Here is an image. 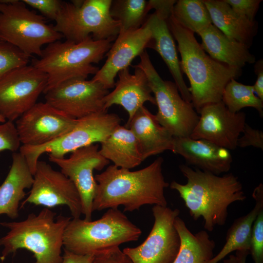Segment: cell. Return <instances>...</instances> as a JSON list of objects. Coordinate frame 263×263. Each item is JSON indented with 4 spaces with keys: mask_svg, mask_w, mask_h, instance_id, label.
Here are the masks:
<instances>
[{
    "mask_svg": "<svg viewBox=\"0 0 263 263\" xmlns=\"http://www.w3.org/2000/svg\"><path fill=\"white\" fill-rule=\"evenodd\" d=\"M242 134L238 140L237 147L244 148L252 146L263 150V132L262 131L253 129L246 123Z\"/></svg>",
    "mask_w": 263,
    "mask_h": 263,
    "instance_id": "8d00e7d4",
    "label": "cell"
},
{
    "mask_svg": "<svg viewBox=\"0 0 263 263\" xmlns=\"http://www.w3.org/2000/svg\"><path fill=\"white\" fill-rule=\"evenodd\" d=\"M252 197L255 201L254 207L247 214L234 220L227 231L224 246L207 263H218L234 251H250L253 223L260 211L263 209L262 184L255 188Z\"/></svg>",
    "mask_w": 263,
    "mask_h": 263,
    "instance_id": "4316f807",
    "label": "cell"
},
{
    "mask_svg": "<svg viewBox=\"0 0 263 263\" xmlns=\"http://www.w3.org/2000/svg\"><path fill=\"white\" fill-rule=\"evenodd\" d=\"M112 1H62L54 27L67 40L75 42L90 37L98 40H114L119 33L120 23L110 15Z\"/></svg>",
    "mask_w": 263,
    "mask_h": 263,
    "instance_id": "ba28073f",
    "label": "cell"
},
{
    "mask_svg": "<svg viewBox=\"0 0 263 263\" xmlns=\"http://www.w3.org/2000/svg\"><path fill=\"white\" fill-rule=\"evenodd\" d=\"M47 75L34 66L15 69L0 79V114L17 120L37 102L46 87Z\"/></svg>",
    "mask_w": 263,
    "mask_h": 263,
    "instance_id": "7c38bea8",
    "label": "cell"
},
{
    "mask_svg": "<svg viewBox=\"0 0 263 263\" xmlns=\"http://www.w3.org/2000/svg\"><path fill=\"white\" fill-rule=\"evenodd\" d=\"M30 57L16 47L0 41V79L12 70L28 65Z\"/></svg>",
    "mask_w": 263,
    "mask_h": 263,
    "instance_id": "1f68e13d",
    "label": "cell"
},
{
    "mask_svg": "<svg viewBox=\"0 0 263 263\" xmlns=\"http://www.w3.org/2000/svg\"><path fill=\"white\" fill-rule=\"evenodd\" d=\"M189 137L204 139L228 150H234L246 123V114L230 112L221 101L204 106Z\"/></svg>",
    "mask_w": 263,
    "mask_h": 263,
    "instance_id": "e0dca14e",
    "label": "cell"
},
{
    "mask_svg": "<svg viewBox=\"0 0 263 263\" xmlns=\"http://www.w3.org/2000/svg\"><path fill=\"white\" fill-rule=\"evenodd\" d=\"M34 181L28 196L20 207L26 203L47 208L67 206L73 218H80L82 205L79 193L73 182L61 171L54 169L46 162L38 161Z\"/></svg>",
    "mask_w": 263,
    "mask_h": 263,
    "instance_id": "5bb4252c",
    "label": "cell"
},
{
    "mask_svg": "<svg viewBox=\"0 0 263 263\" xmlns=\"http://www.w3.org/2000/svg\"><path fill=\"white\" fill-rule=\"evenodd\" d=\"M175 0H150L148 1L149 11L155 9V13L161 18L168 20L172 14Z\"/></svg>",
    "mask_w": 263,
    "mask_h": 263,
    "instance_id": "f35d334b",
    "label": "cell"
},
{
    "mask_svg": "<svg viewBox=\"0 0 263 263\" xmlns=\"http://www.w3.org/2000/svg\"><path fill=\"white\" fill-rule=\"evenodd\" d=\"M233 11L250 20H255L261 0H225Z\"/></svg>",
    "mask_w": 263,
    "mask_h": 263,
    "instance_id": "d590c367",
    "label": "cell"
},
{
    "mask_svg": "<svg viewBox=\"0 0 263 263\" xmlns=\"http://www.w3.org/2000/svg\"><path fill=\"white\" fill-rule=\"evenodd\" d=\"M163 159L158 157L142 169L131 171L113 165L94 176L97 183L93 211L124 207V211L138 210L146 205L167 206L165 189L169 184L162 172Z\"/></svg>",
    "mask_w": 263,
    "mask_h": 263,
    "instance_id": "6da1fadb",
    "label": "cell"
},
{
    "mask_svg": "<svg viewBox=\"0 0 263 263\" xmlns=\"http://www.w3.org/2000/svg\"><path fill=\"white\" fill-rule=\"evenodd\" d=\"M34 181L27 161L20 152H14L9 172L0 186V215L5 214L10 218L19 217L20 202L31 188Z\"/></svg>",
    "mask_w": 263,
    "mask_h": 263,
    "instance_id": "cb8c5ba5",
    "label": "cell"
},
{
    "mask_svg": "<svg viewBox=\"0 0 263 263\" xmlns=\"http://www.w3.org/2000/svg\"><path fill=\"white\" fill-rule=\"evenodd\" d=\"M94 255L75 254L64 249L61 263H92Z\"/></svg>",
    "mask_w": 263,
    "mask_h": 263,
    "instance_id": "60d3db41",
    "label": "cell"
},
{
    "mask_svg": "<svg viewBox=\"0 0 263 263\" xmlns=\"http://www.w3.org/2000/svg\"><path fill=\"white\" fill-rule=\"evenodd\" d=\"M151 34L144 22L139 28L119 32L107 53V59L92 79L105 88H113L118 73L129 68L133 60L149 48Z\"/></svg>",
    "mask_w": 263,
    "mask_h": 263,
    "instance_id": "ac0fdd59",
    "label": "cell"
},
{
    "mask_svg": "<svg viewBox=\"0 0 263 263\" xmlns=\"http://www.w3.org/2000/svg\"><path fill=\"white\" fill-rule=\"evenodd\" d=\"M126 127L135 136L143 160L166 150L172 151L174 136L144 106L136 111Z\"/></svg>",
    "mask_w": 263,
    "mask_h": 263,
    "instance_id": "44dd1931",
    "label": "cell"
},
{
    "mask_svg": "<svg viewBox=\"0 0 263 263\" xmlns=\"http://www.w3.org/2000/svg\"><path fill=\"white\" fill-rule=\"evenodd\" d=\"M109 93L99 82L86 79L65 81L46 92L45 102L69 116L78 119L107 112L104 98Z\"/></svg>",
    "mask_w": 263,
    "mask_h": 263,
    "instance_id": "9a60e30c",
    "label": "cell"
},
{
    "mask_svg": "<svg viewBox=\"0 0 263 263\" xmlns=\"http://www.w3.org/2000/svg\"><path fill=\"white\" fill-rule=\"evenodd\" d=\"M121 119L115 113L107 112L93 113L77 119L74 127L60 138L39 146L21 145L19 152L26 159L34 175L39 157L44 153L56 158L78 149L102 143L120 125Z\"/></svg>",
    "mask_w": 263,
    "mask_h": 263,
    "instance_id": "30bf717a",
    "label": "cell"
},
{
    "mask_svg": "<svg viewBox=\"0 0 263 263\" xmlns=\"http://www.w3.org/2000/svg\"><path fill=\"white\" fill-rule=\"evenodd\" d=\"M172 151L182 156L188 165L219 175L231 169L229 150L204 139L174 137Z\"/></svg>",
    "mask_w": 263,
    "mask_h": 263,
    "instance_id": "ffe728a7",
    "label": "cell"
},
{
    "mask_svg": "<svg viewBox=\"0 0 263 263\" xmlns=\"http://www.w3.org/2000/svg\"><path fill=\"white\" fill-rule=\"evenodd\" d=\"M62 37L46 22L42 15L30 10L22 0H0V41L16 47L30 57H40L43 45Z\"/></svg>",
    "mask_w": 263,
    "mask_h": 263,
    "instance_id": "52a82bcc",
    "label": "cell"
},
{
    "mask_svg": "<svg viewBox=\"0 0 263 263\" xmlns=\"http://www.w3.org/2000/svg\"><path fill=\"white\" fill-rule=\"evenodd\" d=\"M145 0H114L112 1L110 15L120 23V31L140 28L149 12Z\"/></svg>",
    "mask_w": 263,
    "mask_h": 263,
    "instance_id": "f546056e",
    "label": "cell"
},
{
    "mask_svg": "<svg viewBox=\"0 0 263 263\" xmlns=\"http://www.w3.org/2000/svg\"><path fill=\"white\" fill-rule=\"evenodd\" d=\"M179 169L187 183L173 181L170 188L178 192L194 220L204 219L206 231L224 225L228 207L246 198L241 182L232 173L219 176L186 165H180Z\"/></svg>",
    "mask_w": 263,
    "mask_h": 263,
    "instance_id": "7a4b0ae2",
    "label": "cell"
},
{
    "mask_svg": "<svg viewBox=\"0 0 263 263\" xmlns=\"http://www.w3.org/2000/svg\"><path fill=\"white\" fill-rule=\"evenodd\" d=\"M171 16L180 25L197 34L212 24L203 0H177Z\"/></svg>",
    "mask_w": 263,
    "mask_h": 263,
    "instance_id": "f1b7e54d",
    "label": "cell"
},
{
    "mask_svg": "<svg viewBox=\"0 0 263 263\" xmlns=\"http://www.w3.org/2000/svg\"><path fill=\"white\" fill-rule=\"evenodd\" d=\"M249 254V251L246 250L236 251V255L238 258L239 263H246V258Z\"/></svg>",
    "mask_w": 263,
    "mask_h": 263,
    "instance_id": "b9f144b4",
    "label": "cell"
},
{
    "mask_svg": "<svg viewBox=\"0 0 263 263\" xmlns=\"http://www.w3.org/2000/svg\"><path fill=\"white\" fill-rule=\"evenodd\" d=\"M21 142L16 125L12 121L0 123V152L8 150L15 152Z\"/></svg>",
    "mask_w": 263,
    "mask_h": 263,
    "instance_id": "836d02e7",
    "label": "cell"
},
{
    "mask_svg": "<svg viewBox=\"0 0 263 263\" xmlns=\"http://www.w3.org/2000/svg\"><path fill=\"white\" fill-rule=\"evenodd\" d=\"M180 236L179 252L172 263H207L214 257L215 241L205 230L192 233L179 216L174 221Z\"/></svg>",
    "mask_w": 263,
    "mask_h": 263,
    "instance_id": "83f0119b",
    "label": "cell"
},
{
    "mask_svg": "<svg viewBox=\"0 0 263 263\" xmlns=\"http://www.w3.org/2000/svg\"><path fill=\"white\" fill-rule=\"evenodd\" d=\"M152 212L154 224L146 239L136 247H126L122 251L132 263H172L181 244L174 225L180 210L154 205Z\"/></svg>",
    "mask_w": 263,
    "mask_h": 263,
    "instance_id": "8fae6325",
    "label": "cell"
},
{
    "mask_svg": "<svg viewBox=\"0 0 263 263\" xmlns=\"http://www.w3.org/2000/svg\"><path fill=\"white\" fill-rule=\"evenodd\" d=\"M56 215L45 207L38 214H29L23 221L0 222L9 229L0 238V245L3 247L1 261L19 249H25L33 253L34 263H61L64 233L72 218Z\"/></svg>",
    "mask_w": 263,
    "mask_h": 263,
    "instance_id": "277c9868",
    "label": "cell"
},
{
    "mask_svg": "<svg viewBox=\"0 0 263 263\" xmlns=\"http://www.w3.org/2000/svg\"><path fill=\"white\" fill-rule=\"evenodd\" d=\"M254 72L257 75L256 81L253 86L254 93L263 101V60L261 59L254 65Z\"/></svg>",
    "mask_w": 263,
    "mask_h": 263,
    "instance_id": "ab89813d",
    "label": "cell"
},
{
    "mask_svg": "<svg viewBox=\"0 0 263 263\" xmlns=\"http://www.w3.org/2000/svg\"><path fill=\"white\" fill-rule=\"evenodd\" d=\"M135 66L145 73L158 108L155 115L159 123L175 137H189L199 115L191 103L181 96L175 83L163 80L153 66L146 50Z\"/></svg>",
    "mask_w": 263,
    "mask_h": 263,
    "instance_id": "9c48e42d",
    "label": "cell"
},
{
    "mask_svg": "<svg viewBox=\"0 0 263 263\" xmlns=\"http://www.w3.org/2000/svg\"><path fill=\"white\" fill-rule=\"evenodd\" d=\"M141 234L140 228L118 208H109L95 221L72 218L64 231L63 246L75 254L94 255L123 243L136 241Z\"/></svg>",
    "mask_w": 263,
    "mask_h": 263,
    "instance_id": "8992f818",
    "label": "cell"
},
{
    "mask_svg": "<svg viewBox=\"0 0 263 263\" xmlns=\"http://www.w3.org/2000/svg\"><path fill=\"white\" fill-rule=\"evenodd\" d=\"M49 159L73 182L81 199L84 220L92 221L93 203L97 187L94 171L102 170L110 162L100 154L98 145L92 144L78 149L68 158L49 156Z\"/></svg>",
    "mask_w": 263,
    "mask_h": 263,
    "instance_id": "4fadbf2b",
    "label": "cell"
},
{
    "mask_svg": "<svg viewBox=\"0 0 263 263\" xmlns=\"http://www.w3.org/2000/svg\"><path fill=\"white\" fill-rule=\"evenodd\" d=\"M224 263H239L238 258L235 255H230L228 258L224 260Z\"/></svg>",
    "mask_w": 263,
    "mask_h": 263,
    "instance_id": "7bdbcfd3",
    "label": "cell"
},
{
    "mask_svg": "<svg viewBox=\"0 0 263 263\" xmlns=\"http://www.w3.org/2000/svg\"><path fill=\"white\" fill-rule=\"evenodd\" d=\"M26 5L39 11L44 17L56 19L61 7L62 1L59 0H22Z\"/></svg>",
    "mask_w": 263,
    "mask_h": 263,
    "instance_id": "e575fe53",
    "label": "cell"
},
{
    "mask_svg": "<svg viewBox=\"0 0 263 263\" xmlns=\"http://www.w3.org/2000/svg\"><path fill=\"white\" fill-rule=\"evenodd\" d=\"M99 150L119 168L130 169L144 161L135 136L129 128L120 125L101 143Z\"/></svg>",
    "mask_w": 263,
    "mask_h": 263,
    "instance_id": "484cf974",
    "label": "cell"
},
{
    "mask_svg": "<svg viewBox=\"0 0 263 263\" xmlns=\"http://www.w3.org/2000/svg\"><path fill=\"white\" fill-rule=\"evenodd\" d=\"M222 101L227 109L236 113L246 107L255 109L263 116V101L254 94L253 86L244 85L232 79L225 87Z\"/></svg>",
    "mask_w": 263,
    "mask_h": 263,
    "instance_id": "4dcf8cb0",
    "label": "cell"
},
{
    "mask_svg": "<svg viewBox=\"0 0 263 263\" xmlns=\"http://www.w3.org/2000/svg\"><path fill=\"white\" fill-rule=\"evenodd\" d=\"M6 121L5 119L0 114V123H3Z\"/></svg>",
    "mask_w": 263,
    "mask_h": 263,
    "instance_id": "ee69618b",
    "label": "cell"
},
{
    "mask_svg": "<svg viewBox=\"0 0 263 263\" xmlns=\"http://www.w3.org/2000/svg\"><path fill=\"white\" fill-rule=\"evenodd\" d=\"M77 121L45 102L37 103L15 125L22 145L39 146L63 136Z\"/></svg>",
    "mask_w": 263,
    "mask_h": 263,
    "instance_id": "2e32d148",
    "label": "cell"
},
{
    "mask_svg": "<svg viewBox=\"0 0 263 263\" xmlns=\"http://www.w3.org/2000/svg\"><path fill=\"white\" fill-rule=\"evenodd\" d=\"M149 27L151 40L149 48L155 50L167 66L182 97L191 103V95L183 78L173 37L167 20L155 12L144 22Z\"/></svg>",
    "mask_w": 263,
    "mask_h": 263,
    "instance_id": "7402d4cb",
    "label": "cell"
},
{
    "mask_svg": "<svg viewBox=\"0 0 263 263\" xmlns=\"http://www.w3.org/2000/svg\"><path fill=\"white\" fill-rule=\"evenodd\" d=\"M134 72L131 74L129 68L120 71L115 88L104 98L105 111L113 105L122 106L127 112L129 122L136 111L146 102L155 105L151 90L145 72L140 68L133 66Z\"/></svg>",
    "mask_w": 263,
    "mask_h": 263,
    "instance_id": "d6986e66",
    "label": "cell"
},
{
    "mask_svg": "<svg viewBox=\"0 0 263 263\" xmlns=\"http://www.w3.org/2000/svg\"><path fill=\"white\" fill-rule=\"evenodd\" d=\"M203 1L213 25L228 37L250 47L258 31L255 20L251 21L238 15L225 0Z\"/></svg>",
    "mask_w": 263,
    "mask_h": 263,
    "instance_id": "d4e9b609",
    "label": "cell"
},
{
    "mask_svg": "<svg viewBox=\"0 0 263 263\" xmlns=\"http://www.w3.org/2000/svg\"><path fill=\"white\" fill-rule=\"evenodd\" d=\"M167 22L177 42L181 69L189 80L191 103L198 113L204 106L222 101L225 87L231 79L241 75L242 69L211 58L197 41L194 33L180 25L171 16Z\"/></svg>",
    "mask_w": 263,
    "mask_h": 263,
    "instance_id": "3957f363",
    "label": "cell"
},
{
    "mask_svg": "<svg viewBox=\"0 0 263 263\" xmlns=\"http://www.w3.org/2000/svg\"><path fill=\"white\" fill-rule=\"evenodd\" d=\"M198 35L204 50L216 61L241 69L246 64L255 62V57L250 53L249 47L228 37L212 24Z\"/></svg>",
    "mask_w": 263,
    "mask_h": 263,
    "instance_id": "603a6c76",
    "label": "cell"
},
{
    "mask_svg": "<svg viewBox=\"0 0 263 263\" xmlns=\"http://www.w3.org/2000/svg\"><path fill=\"white\" fill-rule=\"evenodd\" d=\"M113 41L90 37L79 42L59 40L48 44L32 64L47 75L44 93L65 81L94 75L99 68L94 64L106 56Z\"/></svg>",
    "mask_w": 263,
    "mask_h": 263,
    "instance_id": "5b68a950",
    "label": "cell"
},
{
    "mask_svg": "<svg viewBox=\"0 0 263 263\" xmlns=\"http://www.w3.org/2000/svg\"><path fill=\"white\" fill-rule=\"evenodd\" d=\"M92 263H132L119 246L112 247L94 255Z\"/></svg>",
    "mask_w": 263,
    "mask_h": 263,
    "instance_id": "74e56055",
    "label": "cell"
},
{
    "mask_svg": "<svg viewBox=\"0 0 263 263\" xmlns=\"http://www.w3.org/2000/svg\"><path fill=\"white\" fill-rule=\"evenodd\" d=\"M249 252L254 263H263V209L253 223Z\"/></svg>",
    "mask_w": 263,
    "mask_h": 263,
    "instance_id": "d6a6232c",
    "label": "cell"
}]
</instances>
